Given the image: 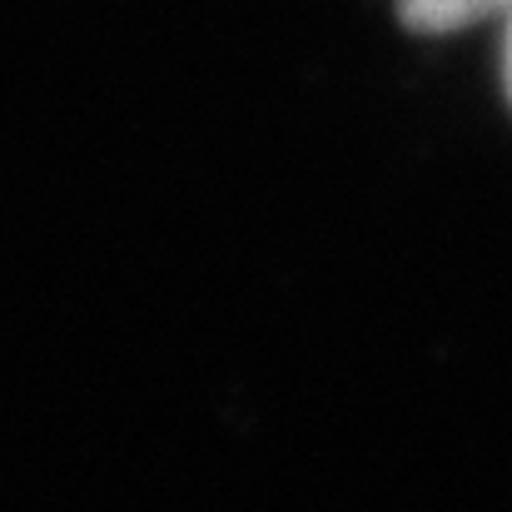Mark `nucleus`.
I'll return each instance as SVG.
<instances>
[{
	"instance_id": "f257e3e1",
	"label": "nucleus",
	"mask_w": 512,
	"mask_h": 512,
	"mask_svg": "<svg viewBox=\"0 0 512 512\" xmlns=\"http://www.w3.org/2000/svg\"><path fill=\"white\" fill-rule=\"evenodd\" d=\"M398 15L408 30L443 35V30L478 25L488 15H512V0H398Z\"/></svg>"
},
{
	"instance_id": "f03ea898",
	"label": "nucleus",
	"mask_w": 512,
	"mask_h": 512,
	"mask_svg": "<svg viewBox=\"0 0 512 512\" xmlns=\"http://www.w3.org/2000/svg\"><path fill=\"white\" fill-rule=\"evenodd\" d=\"M503 80H508V100H512V15H508V55H503Z\"/></svg>"
}]
</instances>
